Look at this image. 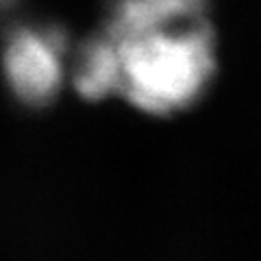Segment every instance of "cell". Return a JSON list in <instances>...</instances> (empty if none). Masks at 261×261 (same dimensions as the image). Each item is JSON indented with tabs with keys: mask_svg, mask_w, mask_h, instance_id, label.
I'll return each mask as SVG.
<instances>
[{
	"mask_svg": "<svg viewBox=\"0 0 261 261\" xmlns=\"http://www.w3.org/2000/svg\"><path fill=\"white\" fill-rule=\"evenodd\" d=\"M98 31L118 68V100L172 118L207 96L220 65L211 0H113Z\"/></svg>",
	"mask_w": 261,
	"mask_h": 261,
	"instance_id": "obj_1",
	"label": "cell"
},
{
	"mask_svg": "<svg viewBox=\"0 0 261 261\" xmlns=\"http://www.w3.org/2000/svg\"><path fill=\"white\" fill-rule=\"evenodd\" d=\"M72 44L46 24H22L5 37L0 74L20 105L46 107L70 81Z\"/></svg>",
	"mask_w": 261,
	"mask_h": 261,
	"instance_id": "obj_2",
	"label": "cell"
}]
</instances>
